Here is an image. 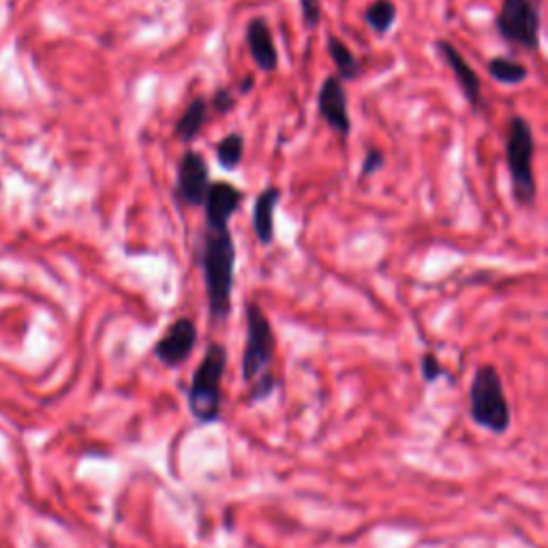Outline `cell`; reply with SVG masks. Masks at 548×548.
<instances>
[{
  "label": "cell",
  "mask_w": 548,
  "mask_h": 548,
  "mask_svg": "<svg viewBox=\"0 0 548 548\" xmlns=\"http://www.w3.org/2000/svg\"><path fill=\"white\" fill-rule=\"evenodd\" d=\"M197 266L202 270L208 313L215 324L227 322L232 315V296L236 283L238 253L230 227H208L197 238Z\"/></svg>",
  "instance_id": "obj_1"
},
{
  "label": "cell",
  "mask_w": 548,
  "mask_h": 548,
  "mask_svg": "<svg viewBox=\"0 0 548 548\" xmlns=\"http://www.w3.org/2000/svg\"><path fill=\"white\" fill-rule=\"evenodd\" d=\"M274 352H277V339L270 319L264 309L251 300L247 304V343L242 354V379L251 384V401L268 399L277 379L272 375Z\"/></svg>",
  "instance_id": "obj_2"
},
{
  "label": "cell",
  "mask_w": 548,
  "mask_h": 548,
  "mask_svg": "<svg viewBox=\"0 0 548 548\" xmlns=\"http://www.w3.org/2000/svg\"><path fill=\"white\" fill-rule=\"evenodd\" d=\"M227 347L221 343H210L206 354L193 371L191 386L187 392V405L191 416L202 422L212 424L221 418L223 403V377L227 371Z\"/></svg>",
  "instance_id": "obj_3"
},
{
  "label": "cell",
  "mask_w": 548,
  "mask_h": 548,
  "mask_svg": "<svg viewBox=\"0 0 548 548\" xmlns=\"http://www.w3.org/2000/svg\"><path fill=\"white\" fill-rule=\"evenodd\" d=\"M536 137L534 129L523 116H512L506 131V165L510 174L512 197L519 206L531 208L536 204L538 185L534 174Z\"/></svg>",
  "instance_id": "obj_4"
},
{
  "label": "cell",
  "mask_w": 548,
  "mask_h": 548,
  "mask_svg": "<svg viewBox=\"0 0 548 548\" xmlns=\"http://www.w3.org/2000/svg\"><path fill=\"white\" fill-rule=\"evenodd\" d=\"M471 418L482 429L495 435H504L512 424V411L501 382L499 371L493 364H482L476 369L469 386Z\"/></svg>",
  "instance_id": "obj_5"
},
{
  "label": "cell",
  "mask_w": 548,
  "mask_h": 548,
  "mask_svg": "<svg viewBox=\"0 0 548 548\" xmlns=\"http://www.w3.org/2000/svg\"><path fill=\"white\" fill-rule=\"evenodd\" d=\"M540 9L536 0H501L495 28L501 39L527 52L540 50Z\"/></svg>",
  "instance_id": "obj_6"
},
{
  "label": "cell",
  "mask_w": 548,
  "mask_h": 548,
  "mask_svg": "<svg viewBox=\"0 0 548 548\" xmlns=\"http://www.w3.org/2000/svg\"><path fill=\"white\" fill-rule=\"evenodd\" d=\"M210 182V167L202 157V152L187 148L178 163V176L174 185L176 202L189 208L204 206Z\"/></svg>",
  "instance_id": "obj_7"
},
{
  "label": "cell",
  "mask_w": 548,
  "mask_h": 548,
  "mask_svg": "<svg viewBox=\"0 0 548 548\" xmlns=\"http://www.w3.org/2000/svg\"><path fill=\"white\" fill-rule=\"evenodd\" d=\"M195 345H197L195 322L191 317H178L170 326H167L163 337L155 343L152 354H155V358L161 364H165V367L176 369L191 358Z\"/></svg>",
  "instance_id": "obj_8"
},
{
  "label": "cell",
  "mask_w": 548,
  "mask_h": 548,
  "mask_svg": "<svg viewBox=\"0 0 548 548\" xmlns=\"http://www.w3.org/2000/svg\"><path fill=\"white\" fill-rule=\"evenodd\" d=\"M317 110L319 116L326 120V125L345 142L349 133H352V116H349V99L345 86L337 75H328L322 86H319Z\"/></svg>",
  "instance_id": "obj_9"
},
{
  "label": "cell",
  "mask_w": 548,
  "mask_h": 548,
  "mask_svg": "<svg viewBox=\"0 0 548 548\" xmlns=\"http://www.w3.org/2000/svg\"><path fill=\"white\" fill-rule=\"evenodd\" d=\"M435 52L439 54V58L444 60L446 67H450L456 84H459L461 93L465 97V101L471 105L474 110H482L484 108V97H482V82L478 78V73L474 71L465 56L456 50V45L450 43L448 39H437L435 41Z\"/></svg>",
  "instance_id": "obj_10"
},
{
  "label": "cell",
  "mask_w": 548,
  "mask_h": 548,
  "mask_svg": "<svg viewBox=\"0 0 548 548\" xmlns=\"http://www.w3.org/2000/svg\"><path fill=\"white\" fill-rule=\"evenodd\" d=\"M245 202V193H242L232 182L217 180L210 182V189L204 200L206 223L208 227H230L232 217L238 208Z\"/></svg>",
  "instance_id": "obj_11"
},
{
  "label": "cell",
  "mask_w": 548,
  "mask_h": 548,
  "mask_svg": "<svg viewBox=\"0 0 548 548\" xmlns=\"http://www.w3.org/2000/svg\"><path fill=\"white\" fill-rule=\"evenodd\" d=\"M245 37H247V48H249L253 65L262 73L277 71L279 50H277V45H274V37H272V30H270L268 22L264 18H260V15L249 20Z\"/></svg>",
  "instance_id": "obj_12"
},
{
  "label": "cell",
  "mask_w": 548,
  "mask_h": 548,
  "mask_svg": "<svg viewBox=\"0 0 548 548\" xmlns=\"http://www.w3.org/2000/svg\"><path fill=\"white\" fill-rule=\"evenodd\" d=\"M279 202H281V189L268 187L257 195V200L253 204L251 225H253V234L262 247H270L274 242V210H277Z\"/></svg>",
  "instance_id": "obj_13"
},
{
  "label": "cell",
  "mask_w": 548,
  "mask_h": 548,
  "mask_svg": "<svg viewBox=\"0 0 548 548\" xmlns=\"http://www.w3.org/2000/svg\"><path fill=\"white\" fill-rule=\"evenodd\" d=\"M208 112H210V105H208L206 97H195L187 105L185 112H182L180 118L176 120V127H174L176 140L189 146L195 137L202 133L206 120H208Z\"/></svg>",
  "instance_id": "obj_14"
},
{
  "label": "cell",
  "mask_w": 548,
  "mask_h": 548,
  "mask_svg": "<svg viewBox=\"0 0 548 548\" xmlns=\"http://www.w3.org/2000/svg\"><path fill=\"white\" fill-rule=\"evenodd\" d=\"M328 56L334 63V69H337V78L341 82H356L360 78V63L354 56V52L347 48V43L339 37L328 35Z\"/></svg>",
  "instance_id": "obj_15"
},
{
  "label": "cell",
  "mask_w": 548,
  "mask_h": 548,
  "mask_svg": "<svg viewBox=\"0 0 548 548\" xmlns=\"http://www.w3.org/2000/svg\"><path fill=\"white\" fill-rule=\"evenodd\" d=\"M486 71H489V75L497 84L504 86H519L529 78V69L523 63H519V60H512L508 56L489 58Z\"/></svg>",
  "instance_id": "obj_16"
},
{
  "label": "cell",
  "mask_w": 548,
  "mask_h": 548,
  "mask_svg": "<svg viewBox=\"0 0 548 548\" xmlns=\"http://www.w3.org/2000/svg\"><path fill=\"white\" fill-rule=\"evenodd\" d=\"M397 15H399V9L397 5H394V0H371L367 9H364L362 18L375 35L384 37L390 33L394 22H397Z\"/></svg>",
  "instance_id": "obj_17"
},
{
  "label": "cell",
  "mask_w": 548,
  "mask_h": 548,
  "mask_svg": "<svg viewBox=\"0 0 548 548\" xmlns=\"http://www.w3.org/2000/svg\"><path fill=\"white\" fill-rule=\"evenodd\" d=\"M215 157L219 167L227 172H234L242 159H245V137H242V133H227L223 140H219L215 146Z\"/></svg>",
  "instance_id": "obj_18"
},
{
  "label": "cell",
  "mask_w": 548,
  "mask_h": 548,
  "mask_svg": "<svg viewBox=\"0 0 548 548\" xmlns=\"http://www.w3.org/2000/svg\"><path fill=\"white\" fill-rule=\"evenodd\" d=\"M386 165V155L382 148H369L367 152H364V159H362V165H360V180H367L371 176H375L377 172H382Z\"/></svg>",
  "instance_id": "obj_19"
},
{
  "label": "cell",
  "mask_w": 548,
  "mask_h": 548,
  "mask_svg": "<svg viewBox=\"0 0 548 548\" xmlns=\"http://www.w3.org/2000/svg\"><path fill=\"white\" fill-rule=\"evenodd\" d=\"M300 13H302V22L307 28H317L324 20V9H322V0H300Z\"/></svg>",
  "instance_id": "obj_20"
},
{
  "label": "cell",
  "mask_w": 548,
  "mask_h": 548,
  "mask_svg": "<svg viewBox=\"0 0 548 548\" xmlns=\"http://www.w3.org/2000/svg\"><path fill=\"white\" fill-rule=\"evenodd\" d=\"M420 371H422V377H424V382H437L439 377H444L448 371L444 369V364L439 362V358L433 354V352H426L420 360Z\"/></svg>",
  "instance_id": "obj_21"
},
{
  "label": "cell",
  "mask_w": 548,
  "mask_h": 548,
  "mask_svg": "<svg viewBox=\"0 0 548 548\" xmlns=\"http://www.w3.org/2000/svg\"><path fill=\"white\" fill-rule=\"evenodd\" d=\"M208 105L217 114H230L236 108V97L232 95L230 88H217L215 95L208 101Z\"/></svg>",
  "instance_id": "obj_22"
},
{
  "label": "cell",
  "mask_w": 548,
  "mask_h": 548,
  "mask_svg": "<svg viewBox=\"0 0 548 548\" xmlns=\"http://www.w3.org/2000/svg\"><path fill=\"white\" fill-rule=\"evenodd\" d=\"M253 88H255V78H253V75H245V78H242V82L238 84L240 95H249Z\"/></svg>",
  "instance_id": "obj_23"
}]
</instances>
